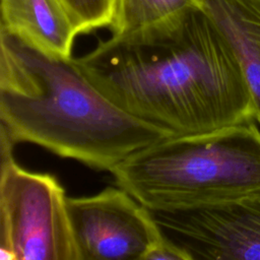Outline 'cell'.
<instances>
[{"label": "cell", "mask_w": 260, "mask_h": 260, "mask_svg": "<svg viewBox=\"0 0 260 260\" xmlns=\"http://www.w3.org/2000/svg\"><path fill=\"white\" fill-rule=\"evenodd\" d=\"M74 62L117 107L171 136L256 122L243 69L200 7L160 25L111 36Z\"/></svg>", "instance_id": "cell-1"}, {"label": "cell", "mask_w": 260, "mask_h": 260, "mask_svg": "<svg viewBox=\"0 0 260 260\" xmlns=\"http://www.w3.org/2000/svg\"><path fill=\"white\" fill-rule=\"evenodd\" d=\"M0 129L15 143L111 172L171 136L111 102L74 58L45 54L0 29Z\"/></svg>", "instance_id": "cell-2"}, {"label": "cell", "mask_w": 260, "mask_h": 260, "mask_svg": "<svg viewBox=\"0 0 260 260\" xmlns=\"http://www.w3.org/2000/svg\"><path fill=\"white\" fill-rule=\"evenodd\" d=\"M110 173L150 210L192 207L260 190V126L169 136L145 146Z\"/></svg>", "instance_id": "cell-3"}, {"label": "cell", "mask_w": 260, "mask_h": 260, "mask_svg": "<svg viewBox=\"0 0 260 260\" xmlns=\"http://www.w3.org/2000/svg\"><path fill=\"white\" fill-rule=\"evenodd\" d=\"M0 137L1 260H80L63 186L51 174L18 166L15 143Z\"/></svg>", "instance_id": "cell-4"}, {"label": "cell", "mask_w": 260, "mask_h": 260, "mask_svg": "<svg viewBox=\"0 0 260 260\" xmlns=\"http://www.w3.org/2000/svg\"><path fill=\"white\" fill-rule=\"evenodd\" d=\"M148 210L160 234L188 260L260 259V190L192 207Z\"/></svg>", "instance_id": "cell-5"}, {"label": "cell", "mask_w": 260, "mask_h": 260, "mask_svg": "<svg viewBox=\"0 0 260 260\" xmlns=\"http://www.w3.org/2000/svg\"><path fill=\"white\" fill-rule=\"evenodd\" d=\"M80 260H143L161 234L150 211L121 187L68 197Z\"/></svg>", "instance_id": "cell-6"}, {"label": "cell", "mask_w": 260, "mask_h": 260, "mask_svg": "<svg viewBox=\"0 0 260 260\" xmlns=\"http://www.w3.org/2000/svg\"><path fill=\"white\" fill-rule=\"evenodd\" d=\"M1 29L51 56L71 59L79 35L61 0H1Z\"/></svg>", "instance_id": "cell-7"}, {"label": "cell", "mask_w": 260, "mask_h": 260, "mask_svg": "<svg viewBox=\"0 0 260 260\" xmlns=\"http://www.w3.org/2000/svg\"><path fill=\"white\" fill-rule=\"evenodd\" d=\"M233 49L247 79L260 126V0H198Z\"/></svg>", "instance_id": "cell-8"}, {"label": "cell", "mask_w": 260, "mask_h": 260, "mask_svg": "<svg viewBox=\"0 0 260 260\" xmlns=\"http://www.w3.org/2000/svg\"><path fill=\"white\" fill-rule=\"evenodd\" d=\"M198 0H118L112 36H125L179 19L198 8Z\"/></svg>", "instance_id": "cell-9"}, {"label": "cell", "mask_w": 260, "mask_h": 260, "mask_svg": "<svg viewBox=\"0 0 260 260\" xmlns=\"http://www.w3.org/2000/svg\"><path fill=\"white\" fill-rule=\"evenodd\" d=\"M79 35L108 27L114 22L118 0H61Z\"/></svg>", "instance_id": "cell-10"}, {"label": "cell", "mask_w": 260, "mask_h": 260, "mask_svg": "<svg viewBox=\"0 0 260 260\" xmlns=\"http://www.w3.org/2000/svg\"><path fill=\"white\" fill-rule=\"evenodd\" d=\"M143 260H188V258L182 250L161 235V238L147 251Z\"/></svg>", "instance_id": "cell-11"}]
</instances>
